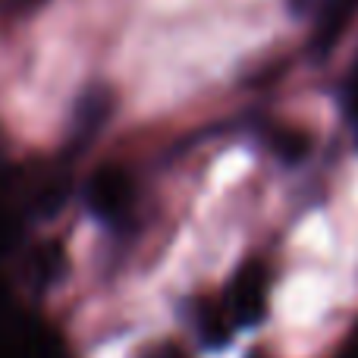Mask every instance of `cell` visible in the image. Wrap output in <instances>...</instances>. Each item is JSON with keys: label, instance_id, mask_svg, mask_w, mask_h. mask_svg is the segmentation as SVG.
<instances>
[{"label": "cell", "instance_id": "1", "mask_svg": "<svg viewBox=\"0 0 358 358\" xmlns=\"http://www.w3.org/2000/svg\"><path fill=\"white\" fill-rule=\"evenodd\" d=\"M267 286H271L267 267L258 264V261L245 264L239 273H236L229 289H227V302H223L233 327H252V324H258L261 317H264Z\"/></svg>", "mask_w": 358, "mask_h": 358}, {"label": "cell", "instance_id": "2", "mask_svg": "<svg viewBox=\"0 0 358 358\" xmlns=\"http://www.w3.org/2000/svg\"><path fill=\"white\" fill-rule=\"evenodd\" d=\"M85 201L101 220H120L132 201V179L120 167H101L88 179Z\"/></svg>", "mask_w": 358, "mask_h": 358}, {"label": "cell", "instance_id": "3", "mask_svg": "<svg viewBox=\"0 0 358 358\" xmlns=\"http://www.w3.org/2000/svg\"><path fill=\"white\" fill-rule=\"evenodd\" d=\"M19 233H22V217L13 201V176L0 170V255L16 245Z\"/></svg>", "mask_w": 358, "mask_h": 358}, {"label": "cell", "instance_id": "4", "mask_svg": "<svg viewBox=\"0 0 358 358\" xmlns=\"http://www.w3.org/2000/svg\"><path fill=\"white\" fill-rule=\"evenodd\" d=\"M352 10H355V0H330L324 16H321V25H317V35H315L317 50H327L330 44L336 41V35L346 29Z\"/></svg>", "mask_w": 358, "mask_h": 358}, {"label": "cell", "instance_id": "5", "mask_svg": "<svg viewBox=\"0 0 358 358\" xmlns=\"http://www.w3.org/2000/svg\"><path fill=\"white\" fill-rule=\"evenodd\" d=\"M201 334L210 346H223V343L229 340V334H233V321H229V315H227L223 305H208V308L201 311Z\"/></svg>", "mask_w": 358, "mask_h": 358}, {"label": "cell", "instance_id": "6", "mask_svg": "<svg viewBox=\"0 0 358 358\" xmlns=\"http://www.w3.org/2000/svg\"><path fill=\"white\" fill-rule=\"evenodd\" d=\"M308 136L299 129H280L277 136H273V151H277L280 161L286 164H299L305 155H308Z\"/></svg>", "mask_w": 358, "mask_h": 358}, {"label": "cell", "instance_id": "7", "mask_svg": "<svg viewBox=\"0 0 358 358\" xmlns=\"http://www.w3.org/2000/svg\"><path fill=\"white\" fill-rule=\"evenodd\" d=\"M38 280L41 283H50V280H57V273L63 271V252L60 245H44L41 252H38Z\"/></svg>", "mask_w": 358, "mask_h": 358}, {"label": "cell", "instance_id": "8", "mask_svg": "<svg viewBox=\"0 0 358 358\" xmlns=\"http://www.w3.org/2000/svg\"><path fill=\"white\" fill-rule=\"evenodd\" d=\"M336 358H358V324H355V330L349 334V340H346V346L340 349V355Z\"/></svg>", "mask_w": 358, "mask_h": 358}, {"label": "cell", "instance_id": "9", "mask_svg": "<svg viewBox=\"0 0 358 358\" xmlns=\"http://www.w3.org/2000/svg\"><path fill=\"white\" fill-rule=\"evenodd\" d=\"M352 110H355V120H358V82H355V92H352Z\"/></svg>", "mask_w": 358, "mask_h": 358}, {"label": "cell", "instance_id": "10", "mask_svg": "<svg viewBox=\"0 0 358 358\" xmlns=\"http://www.w3.org/2000/svg\"><path fill=\"white\" fill-rule=\"evenodd\" d=\"M167 358H182V355H179V352H170V355H167Z\"/></svg>", "mask_w": 358, "mask_h": 358}, {"label": "cell", "instance_id": "11", "mask_svg": "<svg viewBox=\"0 0 358 358\" xmlns=\"http://www.w3.org/2000/svg\"><path fill=\"white\" fill-rule=\"evenodd\" d=\"M292 6H302V0H292Z\"/></svg>", "mask_w": 358, "mask_h": 358}, {"label": "cell", "instance_id": "12", "mask_svg": "<svg viewBox=\"0 0 358 358\" xmlns=\"http://www.w3.org/2000/svg\"><path fill=\"white\" fill-rule=\"evenodd\" d=\"M355 82H358V76H355Z\"/></svg>", "mask_w": 358, "mask_h": 358}]
</instances>
